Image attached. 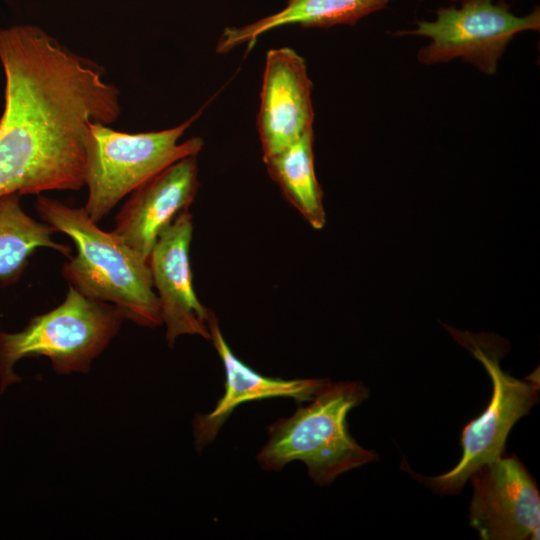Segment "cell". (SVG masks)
Wrapping results in <instances>:
<instances>
[{
	"instance_id": "cell-1",
	"label": "cell",
	"mask_w": 540,
	"mask_h": 540,
	"mask_svg": "<svg viewBox=\"0 0 540 540\" xmlns=\"http://www.w3.org/2000/svg\"><path fill=\"white\" fill-rule=\"evenodd\" d=\"M0 63V196L80 190L90 126L118 120L119 88L100 64L34 24L0 29Z\"/></svg>"
},
{
	"instance_id": "cell-2",
	"label": "cell",
	"mask_w": 540,
	"mask_h": 540,
	"mask_svg": "<svg viewBox=\"0 0 540 540\" xmlns=\"http://www.w3.org/2000/svg\"><path fill=\"white\" fill-rule=\"evenodd\" d=\"M35 209L56 231L69 236L77 250L62 268L63 277L83 295L112 304L124 320L156 328L160 306L148 261L112 231L100 229L83 207L38 195Z\"/></svg>"
},
{
	"instance_id": "cell-3",
	"label": "cell",
	"mask_w": 540,
	"mask_h": 540,
	"mask_svg": "<svg viewBox=\"0 0 540 540\" xmlns=\"http://www.w3.org/2000/svg\"><path fill=\"white\" fill-rule=\"evenodd\" d=\"M369 395L360 382H329L288 418L268 426V441L257 455L259 465L280 471L292 461H302L319 485L377 460V454L356 443L348 431L347 414Z\"/></svg>"
},
{
	"instance_id": "cell-4",
	"label": "cell",
	"mask_w": 540,
	"mask_h": 540,
	"mask_svg": "<svg viewBox=\"0 0 540 540\" xmlns=\"http://www.w3.org/2000/svg\"><path fill=\"white\" fill-rule=\"evenodd\" d=\"M123 320L112 304L91 299L69 285L59 306L33 317L19 332H0V392L21 381L14 365L25 357H46L61 375L86 373Z\"/></svg>"
},
{
	"instance_id": "cell-5",
	"label": "cell",
	"mask_w": 540,
	"mask_h": 540,
	"mask_svg": "<svg viewBox=\"0 0 540 540\" xmlns=\"http://www.w3.org/2000/svg\"><path fill=\"white\" fill-rule=\"evenodd\" d=\"M202 110L160 131L127 133L106 124H91L85 177L88 197L83 207L90 219L98 224L148 179L180 159L198 155L204 145L201 137L179 141Z\"/></svg>"
},
{
	"instance_id": "cell-6",
	"label": "cell",
	"mask_w": 540,
	"mask_h": 540,
	"mask_svg": "<svg viewBox=\"0 0 540 540\" xmlns=\"http://www.w3.org/2000/svg\"><path fill=\"white\" fill-rule=\"evenodd\" d=\"M449 331L482 363L490 375L493 390L486 409L463 428L459 462L439 476L424 478L417 474L441 494L458 493L478 468L501 457L510 430L539 400L538 382L531 377L519 380L500 367L504 348L498 337L451 328Z\"/></svg>"
},
{
	"instance_id": "cell-7",
	"label": "cell",
	"mask_w": 540,
	"mask_h": 540,
	"mask_svg": "<svg viewBox=\"0 0 540 540\" xmlns=\"http://www.w3.org/2000/svg\"><path fill=\"white\" fill-rule=\"evenodd\" d=\"M460 7H440L433 21H417V28L399 32L430 39L417 53L424 65L461 59L485 75H494L498 62L516 34L539 31L540 9L517 16L500 0H465Z\"/></svg>"
},
{
	"instance_id": "cell-8",
	"label": "cell",
	"mask_w": 540,
	"mask_h": 540,
	"mask_svg": "<svg viewBox=\"0 0 540 540\" xmlns=\"http://www.w3.org/2000/svg\"><path fill=\"white\" fill-rule=\"evenodd\" d=\"M469 522L482 540L539 539L540 495L515 456L499 457L471 476Z\"/></svg>"
},
{
	"instance_id": "cell-9",
	"label": "cell",
	"mask_w": 540,
	"mask_h": 540,
	"mask_svg": "<svg viewBox=\"0 0 540 540\" xmlns=\"http://www.w3.org/2000/svg\"><path fill=\"white\" fill-rule=\"evenodd\" d=\"M192 235V215L185 210L161 232L148 257L166 340L171 347L183 335L210 340V309L199 301L193 286Z\"/></svg>"
},
{
	"instance_id": "cell-10",
	"label": "cell",
	"mask_w": 540,
	"mask_h": 540,
	"mask_svg": "<svg viewBox=\"0 0 540 540\" xmlns=\"http://www.w3.org/2000/svg\"><path fill=\"white\" fill-rule=\"evenodd\" d=\"M312 86L306 62L295 50L267 52L257 115L263 161L313 129Z\"/></svg>"
},
{
	"instance_id": "cell-11",
	"label": "cell",
	"mask_w": 540,
	"mask_h": 540,
	"mask_svg": "<svg viewBox=\"0 0 540 540\" xmlns=\"http://www.w3.org/2000/svg\"><path fill=\"white\" fill-rule=\"evenodd\" d=\"M197 156L174 162L137 187L115 217L112 232L147 261L161 232L195 200Z\"/></svg>"
},
{
	"instance_id": "cell-12",
	"label": "cell",
	"mask_w": 540,
	"mask_h": 540,
	"mask_svg": "<svg viewBox=\"0 0 540 540\" xmlns=\"http://www.w3.org/2000/svg\"><path fill=\"white\" fill-rule=\"evenodd\" d=\"M210 340L225 371L224 394L213 410L193 421L196 447L202 449L218 435L225 421L241 404L275 397H289L297 402L310 401L330 381L325 378L283 379L265 376L239 359L226 342L215 313L210 310Z\"/></svg>"
},
{
	"instance_id": "cell-13",
	"label": "cell",
	"mask_w": 540,
	"mask_h": 540,
	"mask_svg": "<svg viewBox=\"0 0 540 540\" xmlns=\"http://www.w3.org/2000/svg\"><path fill=\"white\" fill-rule=\"evenodd\" d=\"M392 0H288L280 11L241 27L223 30L216 52L225 54L249 43L273 29L287 25L304 28H329L334 25H354L363 17L379 11Z\"/></svg>"
},
{
	"instance_id": "cell-14",
	"label": "cell",
	"mask_w": 540,
	"mask_h": 540,
	"mask_svg": "<svg viewBox=\"0 0 540 540\" xmlns=\"http://www.w3.org/2000/svg\"><path fill=\"white\" fill-rule=\"evenodd\" d=\"M313 141V129H310L263 162L284 199L312 228L321 230L326 223V214L314 169Z\"/></svg>"
},
{
	"instance_id": "cell-15",
	"label": "cell",
	"mask_w": 540,
	"mask_h": 540,
	"mask_svg": "<svg viewBox=\"0 0 540 540\" xmlns=\"http://www.w3.org/2000/svg\"><path fill=\"white\" fill-rule=\"evenodd\" d=\"M20 197L18 193L0 196V285L4 287L20 278L37 248H50L71 258V248L52 239L56 230L29 216Z\"/></svg>"
},
{
	"instance_id": "cell-16",
	"label": "cell",
	"mask_w": 540,
	"mask_h": 540,
	"mask_svg": "<svg viewBox=\"0 0 540 540\" xmlns=\"http://www.w3.org/2000/svg\"><path fill=\"white\" fill-rule=\"evenodd\" d=\"M450 2H463L465 0H449Z\"/></svg>"
}]
</instances>
